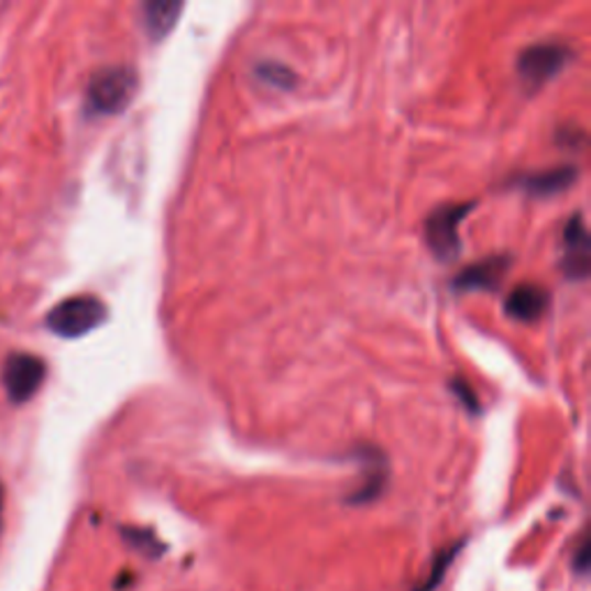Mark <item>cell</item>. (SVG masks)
<instances>
[{
  "instance_id": "4",
  "label": "cell",
  "mask_w": 591,
  "mask_h": 591,
  "mask_svg": "<svg viewBox=\"0 0 591 591\" xmlns=\"http://www.w3.org/2000/svg\"><path fill=\"white\" fill-rule=\"evenodd\" d=\"M46 365L35 353L14 351L3 363V386L14 405L29 402L44 384Z\"/></svg>"
},
{
  "instance_id": "11",
  "label": "cell",
  "mask_w": 591,
  "mask_h": 591,
  "mask_svg": "<svg viewBox=\"0 0 591 591\" xmlns=\"http://www.w3.org/2000/svg\"><path fill=\"white\" fill-rule=\"evenodd\" d=\"M460 548H462V543H456L453 548L444 550V552L435 559V563H433V573L428 576V580H425V582L420 584L418 591H435V589L444 582L448 569H451V563H453V559H456V555L460 552Z\"/></svg>"
},
{
  "instance_id": "1",
  "label": "cell",
  "mask_w": 591,
  "mask_h": 591,
  "mask_svg": "<svg viewBox=\"0 0 591 591\" xmlns=\"http://www.w3.org/2000/svg\"><path fill=\"white\" fill-rule=\"evenodd\" d=\"M139 79L134 69L116 65L92 75L86 88V111L92 116L121 113L136 96Z\"/></svg>"
},
{
  "instance_id": "2",
  "label": "cell",
  "mask_w": 591,
  "mask_h": 591,
  "mask_svg": "<svg viewBox=\"0 0 591 591\" xmlns=\"http://www.w3.org/2000/svg\"><path fill=\"white\" fill-rule=\"evenodd\" d=\"M109 317L107 305L96 296H73L58 303L46 315V326L61 338H84L90 330L100 328Z\"/></svg>"
},
{
  "instance_id": "14",
  "label": "cell",
  "mask_w": 591,
  "mask_h": 591,
  "mask_svg": "<svg viewBox=\"0 0 591 591\" xmlns=\"http://www.w3.org/2000/svg\"><path fill=\"white\" fill-rule=\"evenodd\" d=\"M573 566L580 573H587V569H589V540H582V546L578 548V555L573 559Z\"/></svg>"
},
{
  "instance_id": "9",
  "label": "cell",
  "mask_w": 591,
  "mask_h": 591,
  "mask_svg": "<svg viewBox=\"0 0 591 591\" xmlns=\"http://www.w3.org/2000/svg\"><path fill=\"white\" fill-rule=\"evenodd\" d=\"M180 12L183 3H178V0H149V3H144L141 14H144V26L149 37L155 42L167 37L174 31Z\"/></svg>"
},
{
  "instance_id": "8",
  "label": "cell",
  "mask_w": 591,
  "mask_h": 591,
  "mask_svg": "<svg viewBox=\"0 0 591 591\" xmlns=\"http://www.w3.org/2000/svg\"><path fill=\"white\" fill-rule=\"evenodd\" d=\"M548 303L550 298L546 289H540L536 285H519L506 298V313L517 321H536L543 313H546Z\"/></svg>"
},
{
  "instance_id": "12",
  "label": "cell",
  "mask_w": 591,
  "mask_h": 591,
  "mask_svg": "<svg viewBox=\"0 0 591 591\" xmlns=\"http://www.w3.org/2000/svg\"><path fill=\"white\" fill-rule=\"evenodd\" d=\"M125 538H128V543H130L132 548L141 550V552L149 555V557H157V555L164 550L162 543H160V540H157V538H155L151 532H141V529H125Z\"/></svg>"
},
{
  "instance_id": "6",
  "label": "cell",
  "mask_w": 591,
  "mask_h": 591,
  "mask_svg": "<svg viewBox=\"0 0 591 591\" xmlns=\"http://www.w3.org/2000/svg\"><path fill=\"white\" fill-rule=\"evenodd\" d=\"M566 254L563 269L571 280H584L589 273V233L580 216H576L563 233Z\"/></svg>"
},
{
  "instance_id": "7",
  "label": "cell",
  "mask_w": 591,
  "mask_h": 591,
  "mask_svg": "<svg viewBox=\"0 0 591 591\" xmlns=\"http://www.w3.org/2000/svg\"><path fill=\"white\" fill-rule=\"evenodd\" d=\"M511 262L506 256H490L481 264L469 266L464 273H460L456 287L464 292H494L500 287L504 273L508 271Z\"/></svg>"
},
{
  "instance_id": "13",
  "label": "cell",
  "mask_w": 591,
  "mask_h": 591,
  "mask_svg": "<svg viewBox=\"0 0 591 591\" xmlns=\"http://www.w3.org/2000/svg\"><path fill=\"white\" fill-rule=\"evenodd\" d=\"M259 75H262L266 81H271L273 86H292L294 81V75L289 73V69H285L282 65H262L259 67Z\"/></svg>"
},
{
  "instance_id": "5",
  "label": "cell",
  "mask_w": 591,
  "mask_h": 591,
  "mask_svg": "<svg viewBox=\"0 0 591 591\" xmlns=\"http://www.w3.org/2000/svg\"><path fill=\"white\" fill-rule=\"evenodd\" d=\"M571 52L561 44H534L517 58V73L529 86H540L557 77L569 63Z\"/></svg>"
},
{
  "instance_id": "10",
  "label": "cell",
  "mask_w": 591,
  "mask_h": 591,
  "mask_svg": "<svg viewBox=\"0 0 591 591\" xmlns=\"http://www.w3.org/2000/svg\"><path fill=\"white\" fill-rule=\"evenodd\" d=\"M573 180H576V169L557 167V169H548V172L527 176L523 180V187L536 197H550V195L566 190V187H569Z\"/></svg>"
},
{
  "instance_id": "3",
  "label": "cell",
  "mask_w": 591,
  "mask_h": 591,
  "mask_svg": "<svg viewBox=\"0 0 591 591\" xmlns=\"http://www.w3.org/2000/svg\"><path fill=\"white\" fill-rule=\"evenodd\" d=\"M474 204H448L437 208L425 222V239L441 262H453L460 254V222Z\"/></svg>"
},
{
  "instance_id": "15",
  "label": "cell",
  "mask_w": 591,
  "mask_h": 591,
  "mask_svg": "<svg viewBox=\"0 0 591 591\" xmlns=\"http://www.w3.org/2000/svg\"><path fill=\"white\" fill-rule=\"evenodd\" d=\"M3 506H6V488L0 483V532H3Z\"/></svg>"
}]
</instances>
